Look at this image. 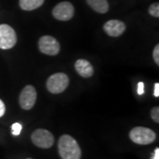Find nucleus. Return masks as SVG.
<instances>
[{"label":"nucleus","instance_id":"f257e3e1","mask_svg":"<svg viewBox=\"0 0 159 159\" xmlns=\"http://www.w3.org/2000/svg\"><path fill=\"white\" fill-rule=\"evenodd\" d=\"M57 148L62 159H80L81 157V150L78 142L68 134H64L59 138Z\"/></svg>","mask_w":159,"mask_h":159},{"label":"nucleus","instance_id":"f03ea898","mask_svg":"<svg viewBox=\"0 0 159 159\" xmlns=\"http://www.w3.org/2000/svg\"><path fill=\"white\" fill-rule=\"evenodd\" d=\"M156 133L153 130L143 126L134 127L129 133V138L131 141L139 145L150 144L156 141Z\"/></svg>","mask_w":159,"mask_h":159},{"label":"nucleus","instance_id":"7ed1b4c3","mask_svg":"<svg viewBox=\"0 0 159 159\" xmlns=\"http://www.w3.org/2000/svg\"><path fill=\"white\" fill-rule=\"evenodd\" d=\"M69 77L64 73H56L49 77L46 82V88L51 94H60L67 89Z\"/></svg>","mask_w":159,"mask_h":159},{"label":"nucleus","instance_id":"20e7f679","mask_svg":"<svg viewBox=\"0 0 159 159\" xmlns=\"http://www.w3.org/2000/svg\"><path fill=\"white\" fill-rule=\"evenodd\" d=\"M31 141L38 148H50L53 146L55 138L50 131L39 128L32 133Z\"/></svg>","mask_w":159,"mask_h":159},{"label":"nucleus","instance_id":"39448f33","mask_svg":"<svg viewBox=\"0 0 159 159\" xmlns=\"http://www.w3.org/2000/svg\"><path fill=\"white\" fill-rule=\"evenodd\" d=\"M17 43V34L14 29L7 24L0 25V49L9 50Z\"/></svg>","mask_w":159,"mask_h":159},{"label":"nucleus","instance_id":"423d86ee","mask_svg":"<svg viewBox=\"0 0 159 159\" xmlns=\"http://www.w3.org/2000/svg\"><path fill=\"white\" fill-rule=\"evenodd\" d=\"M40 51L48 56H56L60 51V44L57 40L51 35H43L38 41Z\"/></svg>","mask_w":159,"mask_h":159},{"label":"nucleus","instance_id":"0eeeda50","mask_svg":"<svg viewBox=\"0 0 159 159\" xmlns=\"http://www.w3.org/2000/svg\"><path fill=\"white\" fill-rule=\"evenodd\" d=\"M36 97H37V94L34 87L32 85H27L20 94L19 97L20 106L26 111L31 110L35 104Z\"/></svg>","mask_w":159,"mask_h":159},{"label":"nucleus","instance_id":"6e6552de","mask_svg":"<svg viewBox=\"0 0 159 159\" xmlns=\"http://www.w3.org/2000/svg\"><path fill=\"white\" fill-rule=\"evenodd\" d=\"M74 7L67 1L60 2L52 10V15L57 20L67 21L74 17Z\"/></svg>","mask_w":159,"mask_h":159},{"label":"nucleus","instance_id":"1a4fd4ad","mask_svg":"<svg viewBox=\"0 0 159 159\" xmlns=\"http://www.w3.org/2000/svg\"><path fill=\"white\" fill-rule=\"evenodd\" d=\"M126 29V26L123 21L118 20H111L103 25V30L109 36L119 37L124 34Z\"/></svg>","mask_w":159,"mask_h":159},{"label":"nucleus","instance_id":"9d476101","mask_svg":"<svg viewBox=\"0 0 159 159\" xmlns=\"http://www.w3.org/2000/svg\"><path fill=\"white\" fill-rule=\"evenodd\" d=\"M74 67L79 75H80L83 78H89L94 74V68H93L90 62L86 59H83V58L78 59L75 62Z\"/></svg>","mask_w":159,"mask_h":159},{"label":"nucleus","instance_id":"9b49d317","mask_svg":"<svg viewBox=\"0 0 159 159\" xmlns=\"http://www.w3.org/2000/svg\"><path fill=\"white\" fill-rule=\"evenodd\" d=\"M88 5L98 13H106L109 11V4L107 0H86Z\"/></svg>","mask_w":159,"mask_h":159},{"label":"nucleus","instance_id":"f8f14e48","mask_svg":"<svg viewBox=\"0 0 159 159\" xmlns=\"http://www.w3.org/2000/svg\"><path fill=\"white\" fill-rule=\"evenodd\" d=\"M44 0H20V7L24 11H33L43 5Z\"/></svg>","mask_w":159,"mask_h":159},{"label":"nucleus","instance_id":"ddd939ff","mask_svg":"<svg viewBox=\"0 0 159 159\" xmlns=\"http://www.w3.org/2000/svg\"><path fill=\"white\" fill-rule=\"evenodd\" d=\"M148 13L153 16V17L158 18L159 17V4L158 2H156L151 4L148 7Z\"/></svg>","mask_w":159,"mask_h":159},{"label":"nucleus","instance_id":"4468645a","mask_svg":"<svg viewBox=\"0 0 159 159\" xmlns=\"http://www.w3.org/2000/svg\"><path fill=\"white\" fill-rule=\"evenodd\" d=\"M21 130H22V125L20 123H14L11 125V134L15 136L20 135Z\"/></svg>","mask_w":159,"mask_h":159},{"label":"nucleus","instance_id":"2eb2a0df","mask_svg":"<svg viewBox=\"0 0 159 159\" xmlns=\"http://www.w3.org/2000/svg\"><path fill=\"white\" fill-rule=\"evenodd\" d=\"M150 117L156 123H159V108L154 107L150 111Z\"/></svg>","mask_w":159,"mask_h":159},{"label":"nucleus","instance_id":"dca6fc26","mask_svg":"<svg viewBox=\"0 0 159 159\" xmlns=\"http://www.w3.org/2000/svg\"><path fill=\"white\" fill-rule=\"evenodd\" d=\"M153 58H154V61H155V63L158 66L159 65V45L158 44H157V45L155 46V48H154Z\"/></svg>","mask_w":159,"mask_h":159},{"label":"nucleus","instance_id":"f3484780","mask_svg":"<svg viewBox=\"0 0 159 159\" xmlns=\"http://www.w3.org/2000/svg\"><path fill=\"white\" fill-rule=\"evenodd\" d=\"M6 113V105L4 102L0 99V118L3 117Z\"/></svg>","mask_w":159,"mask_h":159},{"label":"nucleus","instance_id":"a211bd4d","mask_svg":"<svg viewBox=\"0 0 159 159\" xmlns=\"http://www.w3.org/2000/svg\"><path fill=\"white\" fill-rule=\"evenodd\" d=\"M137 92H138V95H142L144 93V83L140 81L138 83V88H137Z\"/></svg>","mask_w":159,"mask_h":159},{"label":"nucleus","instance_id":"6ab92c4d","mask_svg":"<svg viewBox=\"0 0 159 159\" xmlns=\"http://www.w3.org/2000/svg\"><path fill=\"white\" fill-rule=\"evenodd\" d=\"M154 96L156 97H159V83L157 82L155 84V89H154Z\"/></svg>","mask_w":159,"mask_h":159},{"label":"nucleus","instance_id":"aec40b11","mask_svg":"<svg viewBox=\"0 0 159 159\" xmlns=\"http://www.w3.org/2000/svg\"><path fill=\"white\" fill-rule=\"evenodd\" d=\"M153 159H159V148H157L154 151V157Z\"/></svg>","mask_w":159,"mask_h":159},{"label":"nucleus","instance_id":"412c9836","mask_svg":"<svg viewBox=\"0 0 159 159\" xmlns=\"http://www.w3.org/2000/svg\"><path fill=\"white\" fill-rule=\"evenodd\" d=\"M27 159H32V158H27Z\"/></svg>","mask_w":159,"mask_h":159}]
</instances>
